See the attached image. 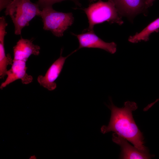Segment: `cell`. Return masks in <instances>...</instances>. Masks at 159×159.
<instances>
[{
    "instance_id": "cell-1",
    "label": "cell",
    "mask_w": 159,
    "mask_h": 159,
    "mask_svg": "<svg viewBox=\"0 0 159 159\" xmlns=\"http://www.w3.org/2000/svg\"><path fill=\"white\" fill-rule=\"evenodd\" d=\"M108 106L111 116L107 126L103 125L101 132L104 134L110 131L116 132L131 143L135 147L143 151H148L144 145V138L133 118L132 112L138 107L134 102H125L123 107H118L114 105L111 98Z\"/></svg>"
},
{
    "instance_id": "cell-2",
    "label": "cell",
    "mask_w": 159,
    "mask_h": 159,
    "mask_svg": "<svg viewBox=\"0 0 159 159\" xmlns=\"http://www.w3.org/2000/svg\"><path fill=\"white\" fill-rule=\"evenodd\" d=\"M5 9V14L11 18L17 35L21 34L22 29L35 16H40L41 12L38 5L30 0H10Z\"/></svg>"
},
{
    "instance_id": "cell-3",
    "label": "cell",
    "mask_w": 159,
    "mask_h": 159,
    "mask_svg": "<svg viewBox=\"0 0 159 159\" xmlns=\"http://www.w3.org/2000/svg\"><path fill=\"white\" fill-rule=\"evenodd\" d=\"M86 14L88 21L89 26L84 31H94V26L107 21L110 23L122 24L123 22L114 4L108 0L104 1L98 0L82 9Z\"/></svg>"
},
{
    "instance_id": "cell-4",
    "label": "cell",
    "mask_w": 159,
    "mask_h": 159,
    "mask_svg": "<svg viewBox=\"0 0 159 159\" xmlns=\"http://www.w3.org/2000/svg\"><path fill=\"white\" fill-rule=\"evenodd\" d=\"M40 16L43 23V29L50 31L58 37H62L64 32L74 21L72 13L58 11L54 9L52 6L42 8Z\"/></svg>"
},
{
    "instance_id": "cell-5",
    "label": "cell",
    "mask_w": 159,
    "mask_h": 159,
    "mask_svg": "<svg viewBox=\"0 0 159 159\" xmlns=\"http://www.w3.org/2000/svg\"><path fill=\"white\" fill-rule=\"evenodd\" d=\"M77 50L76 49L65 57L62 56L63 49H61L59 57L49 68L44 76L39 75L37 81L40 85L49 91H52L57 87L55 81L58 77L63 68L66 59Z\"/></svg>"
},
{
    "instance_id": "cell-6",
    "label": "cell",
    "mask_w": 159,
    "mask_h": 159,
    "mask_svg": "<svg viewBox=\"0 0 159 159\" xmlns=\"http://www.w3.org/2000/svg\"><path fill=\"white\" fill-rule=\"evenodd\" d=\"M71 34L78 40L79 46L77 50L82 48H97L104 50L112 54L116 52L117 44L115 43L105 42L97 36L94 31H88L80 34Z\"/></svg>"
},
{
    "instance_id": "cell-7",
    "label": "cell",
    "mask_w": 159,
    "mask_h": 159,
    "mask_svg": "<svg viewBox=\"0 0 159 159\" xmlns=\"http://www.w3.org/2000/svg\"><path fill=\"white\" fill-rule=\"evenodd\" d=\"M114 4L121 16L130 20L136 15L145 12L147 9L145 0H109Z\"/></svg>"
},
{
    "instance_id": "cell-8",
    "label": "cell",
    "mask_w": 159,
    "mask_h": 159,
    "mask_svg": "<svg viewBox=\"0 0 159 159\" xmlns=\"http://www.w3.org/2000/svg\"><path fill=\"white\" fill-rule=\"evenodd\" d=\"M11 65V68L7 71L6 80L1 84L0 89H2L17 80H21L23 84H28L32 82V77L26 72L27 68L26 61L13 59Z\"/></svg>"
},
{
    "instance_id": "cell-9",
    "label": "cell",
    "mask_w": 159,
    "mask_h": 159,
    "mask_svg": "<svg viewBox=\"0 0 159 159\" xmlns=\"http://www.w3.org/2000/svg\"><path fill=\"white\" fill-rule=\"evenodd\" d=\"M112 140L120 147V159H148L151 158L155 156V155H150L148 151H142L135 146L131 145L127 139L117 133L114 132L113 134Z\"/></svg>"
},
{
    "instance_id": "cell-10",
    "label": "cell",
    "mask_w": 159,
    "mask_h": 159,
    "mask_svg": "<svg viewBox=\"0 0 159 159\" xmlns=\"http://www.w3.org/2000/svg\"><path fill=\"white\" fill-rule=\"evenodd\" d=\"M40 49L39 46L33 43L32 39L29 40L21 37L13 48V59L26 62L31 55H38Z\"/></svg>"
},
{
    "instance_id": "cell-11",
    "label": "cell",
    "mask_w": 159,
    "mask_h": 159,
    "mask_svg": "<svg viewBox=\"0 0 159 159\" xmlns=\"http://www.w3.org/2000/svg\"><path fill=\"white\" fill-rule=\"evenodd\" d=\"M4 16L0 18V77L4 78L6 75L7 67L11 65L13 59L9 54H6L4 47V39L6 34V28L7 26Z\"/></svg>"
},
{
    "instance_id": "cell-12",
    "label": "cell",
    "mask_w": 159,
    "mask_h": 159,
    "mask_svg": "<svg viewBox=\"0 0 159 159\" xmlns=\"http://www.w3.org/2000/svg\"><path fill=\"white\" fill-rule=\"evenodd\" d=\"M159 30V17L151 22L139 33L130 36L128 41L132 43H137L141 41L147 42L149 39L150 35L153 33L158 32Z\"/></svg>"
},
{
    "instance_id": "cell-13",
    "label": "cell",
    "mask_w": 159,
    "mask_h": 159,
    "mask_svg": "<svg viewBox=\"0 0 159 159\" xmlns=\"http://www.w3.org/2000/svg\"><path fill=\"white\" fill-rule=\"evenodd\" d=\"M65 0H70L73 1L76 4L80 6L79 0H38L37 4L41 9L49 6H52V5L57 2Z\"/></svg>"
},
{
    "instance_id": "cell-14",
    "label": "cell",
    "mask_w": 159,
    "mask_h": 159,
    "mask_svg": "<svg viewBox=\"0 0 159 159\" xmlns=\"http://www.w3.org/2000/svg\"><path fill=\"white\" fill-rule=\"evenodd\" d=\"M10 1V0H0V11L6 8Z\"/></svg>"
},
{
    "instance_id": "cell-15",
    "label": "cell",
    "mask_w": 159,
    "mask_h": 159,
    "mask_svg": "<svg viewBox=\"0 0 159 159\" xmlns=\"http://www.w3.org/2000/svg\"><path fill=\"white\" fill-rule=\"evenodd\" d=\"M158 101H159V98L156 99L154 102L148 104L146 107L144 108L145 110L147 111Z\"/></svg>"
},
{
    "instance_id": "cell-16",
    "label": "cell",
    "mask_w": 159,
    "mask_h": 159,
    "mask_svg": "<svg viewBox=\"0 0 159 159\" xmlns=\"http://www.w3.org/2000/svg\"><path fill=\"white\" fill-rule=\"evenodd\" d=\"M155 0H145V3L147 8L152 6L153 4V2Z\"/></svg>"
},
{
    "instance_id": "cell-17",
    "label": "cell",
    "mask_w": 159,
    "mask_h": 159,
    "mask_svg": "<svg viewBox=\"0 0 159 159\" xmlns=\"http://www.w3.org/2000/svg\"><path fill=\"white\" fill-rule=\"evenodd\" d=\"M37 157L35 155H32L30 156L29 158V159H37Z\"/></svg>"
},
{
    "instance_id": "cell-18",
    "label": "cell",
    "mask_w": 159,
    "mask_h": 159,
    "mask_svg": "<svg viewBox=\"0 0 159 159\" xmlns=\"http://www.w3.org/2000/svg\"><path fill=\"white\" fill-rule=\"evenodd\" d=\"M90 0V1H91V0Z\"/></svg>"
}]
</instances>
